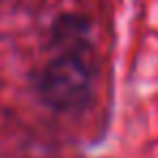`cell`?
Wrapping results in <instances>:
<instances>
[{
    "label": "cell",
    "mask_w": 158,
    "mask_h": 158,
    "mask_svg": "<svg viewBox=\"0 0 158 158\" xmlns=\"http://www.w3.org/2000/svg\"><path fill=\"white\" fill-rule=\"evenodd\" d=\"M98 82V59L93 48H59L39 69L35 91L54 113H76L89 106Z\"/></svg>",
    "instance_id": "cell-1"
}]
</instances>
